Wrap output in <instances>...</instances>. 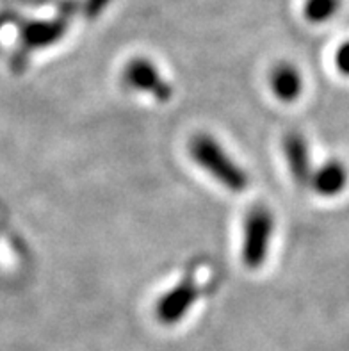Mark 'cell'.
Returning a JSON list of instances; mask_svg holds the SVG:
<instances>
[{
	"mask_svg": "<svg viewBox=\"0 0 349 351\" xmlns=\"http://www.w3.org/2000/svg\"><path fill=\"white\" fill-rule=\"evenodd\" d=\"M273 232V213L265 205H255L244 219L243 263L250 269H256L265 263Z\"/></svg>",
	"mask_w": 349,
	"mask_h": 351,
	"instance_id": "2",
	"label": "cell"
},
{
	"mask_svg": "<svg viewBox=\"0 0 349 351\" xmlns=\"http://www.w3.org/2000/svg\"><path fill=\"white\" fill-rule=\"evenodd\" d=\"M191 157L200 168H204L208 175H213L223 187L234 193H243L248 189L250 178L246 171L235 165L221 145L208 134H198L189 143Z\"/></svg>",
	"mask_w": 349,
	"mask_h": 351,
	"instance_id": "1",
	"label": "cell"
},
{
	"mask_svg": "<svg viewBox=\"0 0 349 351\" xmlns=\"http://www.w3.org/2000/svg\"><path fill=\"white\" fill-rule=\"evenodd\" d=\"M125 84L137 91L150 93L157 102H169L173 97V88L168 80H164L154 62L145 58H136L128 62L123 70Z\"/></svg>",
	"mask_w": 349,
	"mask_h": 351,
	"instance_id": "3",
	"label": "cell"
},
{
	"mask_svg": "<svg viewBox=\"0 0 349 351\" xmlns=\"http://www.w3.org/2000/svg\"><path fill=\"white\" fill-rule=\"evenodd\" d=\"M109 2L111 0H86L84 5H82V14L88 20H93L98 14H102V11L109 5Z\"/></svg>",
	"mask_w": 349,
	"mask_h": 351,
	"instance_id": "11",
	"label": "cell"
},
{
	"mask_svg": "<svg viewBox=\"0 0 349 351\" xmlns=\"http://www.w3.org/2000/svg\"><path fill=\"white\" fill-rule=\"evenodd\" d=\"M67 29L68 22L64 18L23 22L20 27V38L27 50L45 49V47L58 43L62 36L67 34Z\"/></svg>",
	"mask_w": 349,
	"mask_h": 351,
	"instance_id": "5",
	"label": "cell"
},
{
	"mask_svg": "<svg viewBox=\"0 0 349 351\" xmlns=\"http://www.w3.org/2000/svg\"><path fill=\"white\" fill-rule=\"evenodd\" d=\"M335 66L344 77H349V40L342 43L335 52Z\"/></svg>",
	"mask_w": 349,
	"mask_h": 351,
	"instance_id": "10",
	"label": "cell"
},
{
	"mask_svg": "<svg viewBox=\"0 0 349 351\" xmlns=\"http://www.w3.org/2000/svg\"><path fill=\"white\" fill-rule=\"evenodd\" d=\"M271 89L282 102H294L303 91V77L291 62H280L271 71Z\"/></svg>",
	"mask_w": 349,
	"mask_h": 351,
	"instance_id": "8",
	"label": "cell"
},
{
	"mask_svg": "<svg viewBox=\"0 0 349 351\" xmlns=\"http://www.w3.org/2000/svg\"><path fill=\"white\" fill-rule=\"evenodd\" d=\"M283 152H285L294 180L300 186H309L310 177H312V168H310L309 147H306L305 138L298 132H289L283 138Z\"/></svg>",
	"mask_w": 349,
	"mask_h": 351,
	"instance_id": "7",
	"label": "cell"
},
{
	"mask_svg": "<svg viewBox=\"0 0 349 351\" xmlns=\"http://www.w3.org/2000/svg\"><path fill=\"white\" fill-rule=\"evenodd\" d=\"M310 186L314 187L317 195L328 196V198L341 195L348 186V168L341 160H328L323 166H319L315 171H312Z\"/></svg>",
	"mask_w": 349,
	"mask_h": 351,
	"instance_id": "6",
	"label": "cell"
},
{
	"mask_svg": "<svg viewBox=\"0 0 349 351\" xmlns=\"http://www.w3.org/2000/svg\"><path fill=\"white\" fill-rule=\"evenodd\" d=\"M198 298V287L193 278H184L177 287L164 294L157 302L155 316L164 325H175L186 316Z\"/></svg>",
	"mask_w": 349,
	"mask_h": 351,
	"instance_id": "4",
	"label": "cell"
},
{
	"mask_svg": "<svg viewBox=\"0 0 349 351\" xmlns=\"http://www.w3.org/2000/svg\"><path fill=\"white\" fill-rule=\"evenodd\" d=\"M341 4L342 0H306L305 18L312 23H324L339 13Z\"/></svg>",
	"mask_w": 349,
	"mask_h": 351,
	"instance_id": "9",
	"label": "cell"
}]
</instances>
